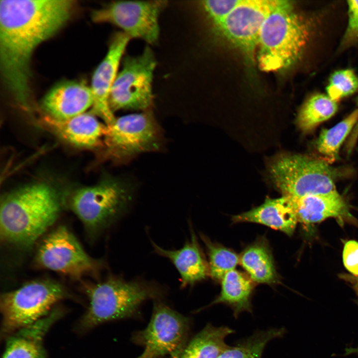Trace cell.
Segmentation results:
<instances>
[{"label": "cell", "mask_w": 358, "mask_h": 358, "mask_svg": "<svg viewBox=\"0 0 358 358\" xmlns=\"http://www.w3.org/2000/svg\"><path fill=\"white\" fill-rule=\"evenodd\" d=\"M71 0H2L0 69L5 87L18 104L29 107L30 62L36 48L67 23Z\"/></svg>", "instance_id": "cell-1"}, {"label": "cell", "mask_w": 358, "mask_h": 358, "mask_svg": "<svg viewBox=\"0 0 358 358\" xmlns=\"http://www.w3.org/2000/svg\"><path fill=\"white\" fill-rule=\"evenodd\" d=\"M60 210L58 193L47 184H31L13 191L1 201V238L16 246L30 247L54 223Z\"/></svg>", "instance_id": "cell-2"}, {"label": "cell", "mask_w": 358, "mask_h": 358, "mask_svg": "<svg viewBox=\"0 0 358 358\" xmlns=\"http://www.w3.org/2000/svg\"><path fill=\"white\" fill-rule=\"evenodd\" d=\"M309 23L295 10L292 1L277 0L262 27L257 60L264 72H280L300 58L309 38Z\"/></svg>", "instance_id": "cell-3"}, {"label": "cell", "mask_w": 358, "mask_h": 358, "mask_svg": "<svg viewBox=\"0 0 358 358\" xmlns=\"http://www.w3.org/2000/svg\"><path fill=\"white\" fill-rule=\"evenodd\" d=\"M87 294L89 305L80 322L82 330L108 321L135 317L144 302L150 299L159 300L163 293L151 283L111 277L92 286Z\"/></svg>", "instance_id": "cell-4"}, {"label": "cell", "mask_w": 358, "mask_h": 358, "mask_svg": "<svg viewBox=\"0 0 358 358\" xmlns=\"http://www.w3.org/2000/svg\"><path fill=\"white\" fill-rule=\"evenodd\" d=\"M269 169L276 186L291 198L336 191L335 182L343 175V170L319 158L301 155L278 157Z\"/></svg>", "instance_id": "cell-5"}, {"label": "cell", "mask_w": 358, "mask_h": 358, "mask_svg": "<svg viewBox=\"0 0 358 358\" xmlns=\"http://www.w3.org/2000/svg\"><path fill=\"white\" fill-rule=\"evenodd\" d=\"M65 295L63 287L50 280L32 281L2 294V335L8 337L38 322Z\"/></svg>", "instance_id": "cell-6"}, {"label": "cell", "mask_w": 358, "mask_h": 358, "mask_svg": "<svg viewBox=\"0 0 358 358\" xmlns=\"http://www.w3.org/2000/svg\"><path fill=\"white\" fill-rule=\"evenodd\" d=\"M132 199L131 188L126 183L106 179L76 191L71 207L88 228L97 230L107 227L123 215Z\"/></svg>", "instance_id": "cell-7"}, {"label": "cell", "mask_w": 358, "mask_h": 358, "mask_svg": "<svg viewBox=\"0 0 358 358\" xmlns=\"http://www.w3.org/2000/svg\"><path fill=\"white\" fill-rule=\"evenodd\" d=\"M110 90L109 104L112 111L121 109L150 110L153 104L152 81L157 62L149 46L139 56H126L121 61Z\"/></svg>", "instance_id": "cell-8"}, {"label": "cell", "mask_w": 358, "mask_h": 358, "mask_svg": "<svg viewBox=\"0 0 358 358\" xmlns=\"http://www.w3.org/2000/svg\"><path fill=\"white\" fill-rule=\"evenodd\" d=\"M190 329L189 318L156 300L146 328L132 334V342L144 348L136 358L175 357L188 341Z\"/></svg>", "instance_id": "cell-9"}, {"label": "cell", "mask_w": 358, "mask_h": 358, "mask_svg": "<svg viewBox=\"0 0 358 358\" xmlns=\"http://www.w3.org/2000/svg\"><path fill=\"white\" fill-rule=\"evenodd\" d=\"M103 142L108 156L125 160L158 150L160 132L152 112L148 110L115 118L106 125Z\"/></svg>", "instance_id": "cell-10"}, {"label": "cell", "mask_w": 358, "mask_h": 358, "mask_svg": "<svg viewBox=\"0 0 358 358\" xmlns=\"http://www.w3.org/2000/svg\"><path fill=\"white\" fill-rule=\"evenodd\" d=\"M166 0L113 1L91 12L95 23H108L120 28L130 38L156 44L159 37V18Z\"/></svg>", "instance_id": "cell-11"}, {"label": "cell", "mask_w": 358, "mask_h": 358, "mask_svg": "<svg viewBox=\"0 0 358 358\" xmlns=\"http://www.w3.org/2000/svg\"><path fill=\"white\" fill-rule=\"evenodd\" d=\"M277 0H241L215 28L253 61L263 24Z\"/></svg>", "instance_id": "cell-12"}, {"label": "cell", "mask_w": 358, "mask_h": 358, "mask_svg": "<svg viewBox=\"0 0 358 358\" xmlns=\"http://www.w3.org/2000/svg\"><path fill=\"white\" fill-rule=\"evenodd\" d=\"M41 266L75 278L93 270L96 263L66 227L60 226L43 240L37 254Z\"/></svg>", "instance_id": "cell-13"}, {"label": "cell", "mask_w": 358, "mask_h": 358, "mask_svg": "<svg viewBox=\"0 0 358 358\" xmlns=\"http://www.w3.org/2000/svg\"><path fill=\"white\" fill-rule=\"evenodd\" d=\"M130 39L122 31L115 33L110 40L105 56L92 76L90 87L93 97L92 112L101 118L106 125L113 122L116 118L110 108L109 97L124 52Z\"/></svg>", "instance_id": "cell-14"}, {"label": "cell", "mask_w": 358, "mask_h": 358, "mask_svg": "<svg viewBox=\"0 0 358 358\" xmlns=\"http://www.w3.org/2000/svg\"><path fill=\"white\" fill-rule=\"evenodd\" d=\"M90 87L84 82L66 81L53 87L44 95L42 106L48 116L66 120L86 112L92 106Z\"/></svg>", "instance_id": "cell-15"}, {"label": "cell", "mask_w": 358, "mask_h": 358, "mask_svg": "<svg viewBox=\"0 0 358 358\" xmlns=\"http://www.w3.org/2000/svg\"><path fill=\"white\" fill-rule=\"evenodd\" d=\"M286 197L297 221L305 225L320 223L331 217L342 223L352 217L347 203L338 191L298 198Z\"/></svg>", "instance_id": "cell-16"}, {"label": "cell", "mask_w": 358, "mask_h": 358, "mask_svg": "<svg viewBox=\"0 0 358 358\" xmlns=\"http://www.w3.org/2000/svg\"><path fill=\"white\" fill-rule=\"evenodd\" d=\"M44 119L60 137L79 147L99 146L106 130V124L100 122L94 114L86 112L66 120H58L48 115Z\"/></svg>", "instance_id": "cell-17"}, {"label": "cell", "mask_w": 358, "mask_h": 358, "mask_svg": "<svg viewBox=\"0 0 358 358\" xmlns=\"http://www.w3.org/2000/svg\"><path fill=\"white\" fill-rule=\"evenodd\" d=\"M152 244L156 254L168 259L174 265L180 275L182 288L193 285L207 275L208 268L193 230L190 240L178 250H166L153 242Z\"/></svg>", "instance_id": "cell-18"}, {"label": "cell", "mask_w": 358, "mask_h": 358, "mask_svg": "<svg viewBox=\"0 0 358 358\" xmlns=\"http://www.w3.org/2000/svg\"><path fill=\"white\" fill-rule=\"evenodd\" d=\"M232 220L234 222L261 224L288 235L293 234L298 222L287 198L284 196L278 198H267L260 206L233 216Z\"/></svg>", "instance_id": "cell-19"}, {"label": "cell", "mask_w": 358, "mask_h": 358, "mask_svg": "<svg viewBox=\"0 0 358 358\" xmlns=\"http://www.w3.org/2000/svg\"><path fill=\"white\" fill-rule=\"evenodd\" d=\"M57 316L51 314L10 335L2 358H47L43 338Z\"/></svg>", "instance_id": "cell-20"}, {"label": "cell", "mask_w": 358, "mask_h": 358, "mask_svg": "<svg viewBox=\"0 0 358 358\" xmlns=\"http://www.w3.org/2000/svg\"><path fill=\"white\" fill-rule=\"evenodd\" d=\"M253 285L250 280L241 272L232 270L226 273L221 279L220 294L212 302L204 308L223 303L233 310V316L237 318L243 312H252L251 297Z\"/></svg>", "instance_id": "cell-21"}, {"label": "cell", "mask_w": 358, "mask_h": 358, "mask_svg": "<svg viewBox=\"0 0 358 358\" xmlns=\"http://www.w3.org/2000/svg\"><path fill=\"white\" fill-rule=\"evenodd\" d=\"M235 333L227 326L206 325L190 340L173 358H217L227 345L226 338Z\"/></svg>", "instance_id": "cell-22"}, {"label": "cell", "mask_w": 358, "mask_h": 358, "mask_svg": "<svg viewBox=\"0 0 358 358\" xmlns=\"http://www.w3.org/2000/svg\"><path fill=\"white\" fill-rule=\"evenodd\" d=\"M358 121V108L329 129H323L315 142L319 158L331 164L339 159L340 148Z\"/></svg>", "instance_id": "cell-23"}, {"label": "cell", "mask_w": 358, "mask_h": 358, "mask_svg": "<svg viewBox=\"0 0 358 358\" xmlns=\"http://www.w3.org/2000/svg\"><path fill=\"white\" fill-rule=\"evenodd\" d=\"M240 263L250 277L258 283H275L276 274L269 250L262 244L247 248L240 257Z\"/></svg>", "instance_id": "cell-24"}, {"label": "cell", "mask_w": 358, "mask_h": 358, "mask_svg": "<svg viewBox=\"0 0 358 358\" xmlns=\"http://www.w3.org/2000/svg\"><path fill=\"white\" fill-rule=\"evenodd\" d=\"M338 108L337 101L327 94H314L307 100L300 109L297 118V124L302 131H311L321 122L333 116Z\"/></svg>", "instance_id": "cell-25"}, {"label": "cell", "mask_w": 358, "mask_h": 358, "mask_svg": "<svg viewBox=\"0 0 358 358\" xmlns=\"http://www.w3.org/2000/svg\"><path fill=\"white\" fill-rule=\"evenodd\" d=\"M285 332L283 328L258 331L236 345H227L217 358H261L267 344Z\"/></svg>", "instance_id": "cell-26"}, {"label": "cell", "mask_w": 358, "mask_h": 358, "mask_svg": "<svg viewBox=\"0 0 358 358\" xmlns=\"http://www.w3.org/2000/svg\"><path fill=\"white\" fill-rule=\"evenodd\" d=\"M202 239L207 248L208 271L213 278L222 279L226 273L234 269L240 262V258L234 252L215 245L203 236Z\"/></svg>", "instance_id": "cell-27"}, {"label": "cell", "mask_w": 358, "mask_h": 358, "mask_svg": "<svg viewBox=\"0 0 358 358\" xmlns=\"http://www.w3.org/2000/svg\"><path fill=\"white\" fill-rule=\"evenodd\" d=\"M358 90V77L349 69L334 72L330 77L326 87L327 95L337 101L353 94Z\"/></svg>", "instance_id": "cell-28"}, {"label": "cell", "mask_w": 358, "mask_h": 358, "mask_svg": "<svg viewBox=\"0 0 358 358\" xmlns=\"http://www.w3.org/2000/svg\"><path fill=\"white\" fill-rule=\"evenodd\" d=\"M241 0L201 1L200 5L207 17L216 27L235 8Z\"/></svg>", "instance_id": "cell-29"}, {"label": "cell", "mask_w": 358, "mask_h": 358, "mask_svg": "<svg viewBox=\"0 0 358 358\" xmlns=\"http://www.w3.org/2000/svg\"><path fill=\"white\" fill-rule=\"evenodd\" d=\"M348 23L343 39V44H349L358 39V0H348Z\"/></svg>", "instance_id": "cell-30"}, {"label": "cell", "mask_w": 358, "mask_h": 358, "mask_svg": "<svg viewBox=\"0 0 358 358\" xmlns=\"http://www.w3.org/2000/svg\"><path fill=\"white\" fill-rule=\"evenodd\" d=\"M343 261L346 268L352 274L358 277V242L347 241L344 247Z\"/></svg>", "instance_id": "cell-31"}, {"label": "cell", "mask_w": 358, "mask_h": 358, "mask_svg": "<svg viewBox=\"0 0 358 358\" xmlns=\"http://www.w3.org/2000/svg\"><path fill=\"white\" fill-rule=\"evenodd\" d=\"M358 138V121L350 134L347 142L346 150L348 154H351Z\"/></svg>", "instance_id": "cell-32"}, {"label": "cell", "mask_w": 358, "mask_h": 358, "mask_svg": "<svg viewBox=\"0 0 358 358\" xmlns=\"http://www.w3.org/2000/svg\"><path fill=\"white\" fill-rule=\"evenodd\" d=\"M356 290L357 292V294L358 296V287L356 286ZM352 354H358V347L356 348H348L345 350V355H352Z\"/></svg>", "instance_id": "cell-33"}, {"label": "cell", "mask_w": 358, "mask_h": 358, "mask_svg": "<svg viewBox=\"0 0 358 358\" xmlns=\"http://www.w3.org/2000/svg\"><path fill=\"white\" fill-rule=\"evenodd\" d=\"M356 286H358V282L357 283Z\"/></svg>", "instance_id": "cell-34"}]
</instances>
